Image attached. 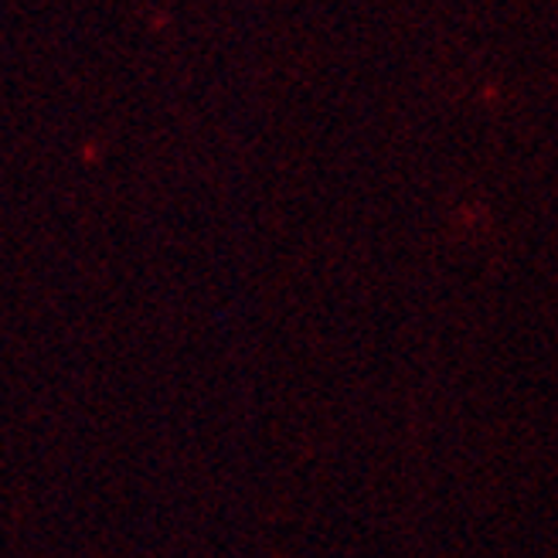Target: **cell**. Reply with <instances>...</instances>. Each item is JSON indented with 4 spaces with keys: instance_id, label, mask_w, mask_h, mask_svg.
Listing matches in <instances>:
<instances>
[]
</instances>
